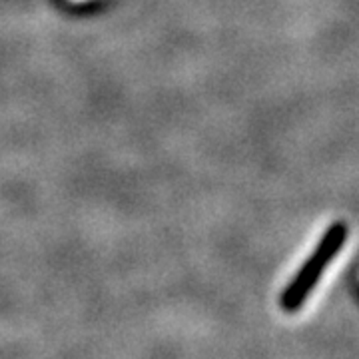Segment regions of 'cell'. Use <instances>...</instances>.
Masks as SVG:
<instances>
[{"label":"cell","instance_id":"6da1fadb","mask_svg":"<svg viewBox=\"0 0 359 359\" xmlns=\"http://www.w3.org/2000/svg\"><path fill=\"white\" fill-rule=\"evenodd\" d=\"M346 224L335 222L327 228V231L321 238V242L316 248V252L309 256L308 262L304 264V268L297 271L294 282L283 290L282 308L285 311H295V309L304 306V302L308 299L309 292L316 287V283L320 280L321 273L325 271L327 264L341 252V248L346 244Z\"/></svg>","mask_w":359,"mask_h":359}]
</instances>
